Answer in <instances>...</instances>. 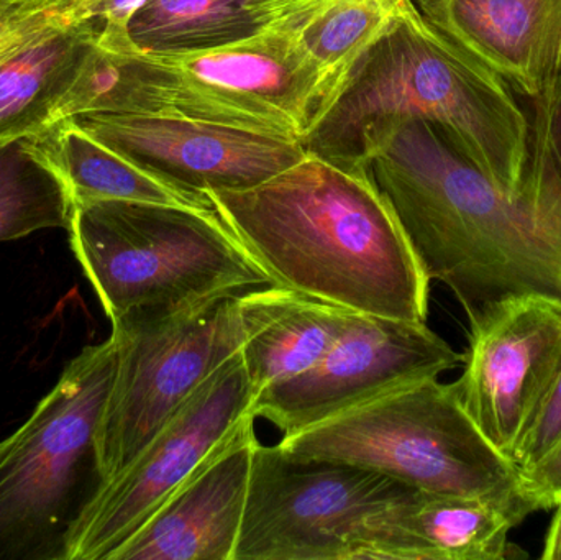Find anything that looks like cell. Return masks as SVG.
<instances>
[{
	"mask_svg": "<svg viewBox=\"0 0 561 560\" xmlns=\"http://www.w3.org/2000/svg\"><path fill=\"white\" fill-rule=\"evenodd\" d=\"M253 400L255 393L239 352L108 480L76 533L69 560H108L239 427Z\"/></svg>",
	"mask_w": 561,
	"mask_h": 560,
	"instance_id": "obj_11",
	"label": "cell"
},
{
	"mask_svg": "<svg viewBox=\"0 0 561 560\" xmlns=\"http://www.w3.org/2000/svg\"><path fill=\"white\" fill-rule=\"evenodd\" d=\"M240 302L245 321L240 354L255 397L316 365L342 334L350 312L278 285L250 289Z\"/></svg>",
	"mask_w": 561,
	"mask_h": 560,
	"instance_id": "obj_17",
	"label": "cell"
},
{
	"mask_svg": "<svg viewBox=\"0 0 561 560\" xmlns=\"http://www.w3.org/2000/svg\"><path fill=\"white\" fill-rule=\"evenodd\" d=\"M408 121L438 125L494 183L520 190L529 122L516 92L434 28L412 0L346 69L300 144L332 163L366 168Z\"/></svg>",
	"mask_w": 561,
	"mask_h": 560,
	"instance_id": "obj_3",
	"label": "cell"
},
{
	"mask_svg": "<svg viewBox=\"0 0 561 560\" xmlns=\"http://www.w3.org/2000/svg\"><path fill=\"white\" fill-rule=\"evenodd\" d=\"M320 0H147L131 16L134 52L183 56L227 48L266 35Z\"/></svg>",
	"mask_w": 561,
	"mask_h": 560,
	"instance_id": "obj_18",
	"label": "cell"
},
{
	"mask_svg": "<svg viewBox=\"0 0 561 560\" xmlns=\"http://www.w3.org/2000/svg\"><path fill=\"white\" fill-rule=\"evenodd\" d=\"M278 447L300 462L348 464L419 492L483 499L516 526L539 512L517 467L481 434L454 384L438 378L398 388L283 436Z\"/></svg>",
	"mask_w": 561,
	"mask_h": 560,
	"instance_id": "obj_5",
	"label": "cell"
},
{
	"mask_svg": "<svg viewBox=\"0 0 561 560\" xmlns=\"http://www.w3.org/2000/svg\"><path fill=\"white\" fill-rule=\"evenodd\" d=\"M412 492L382 473L300 462L259 441L233 560H352L366 522Z\"/></svg>",
	"mask_w": 561,
	"mask_h": 560,
	"instance_id": "obj_9",
	"label": "cell"
},
{
	"mask_svg": "<svg viewBox=\"0 0 561 560\" xmlns=\"http://www.w3.org/2000/svg\"><path fill=\"white\" fill-rule=\"evenodd\" d=\"M465 370L455 391L484 437L511 460L561 368V309L517 298L470 329Z\"/></svg>",
	"mask_w": 561,
	"mask_h": 560,
	"instance_id": "obj_13",
	"label": "cell"
},
{
	"mask_svg": "<svg viewBox=\"0 0 561 560\" xmlns=\"http://www.w3.org/2000/svg\"><path fill=\"white\" fill-rule=\"evenodd\" d=\"M72 203L35 137L0 141V242L66 229Z\"/></svg>",
	"mask_w": 561,
	"mask_h": 560,
	"instance_id": "obj_21",
	"label": "cell"
},
{
	"mask_svg": "<svg viewBox=\"0 0 561 560\" xmlns=\"http://www.w3.org/2000/svg\"><path fill=\"white\" fill-rule=\"evenodd\" d=\"M560 500V499H559Z\"/></svg>",
	"mask_w": 561,
	"mask_h": 560,
	"instance_id": "obj_29",
	"label": "cell"
},
{
	"mask_svg": "<svg viewBox=\"0 0 561 560\" xmlns=\"http://www.w3.org/2000/svg\"><path fill=\"white\" fill-rule=\"evenodd\" d=\"M33 137L65 183L72 206L118 199L214 209L213 203L174 190L105 147L72 118L58 122Z\"/></svg>",
	"mask_w": 561,
	"mask_h": 560,
	"instance_id": "obj_20",
	"label": "cell"
},
{
	"mask_svg": "<svg viewBox=\"0 0 561 560\" xmlns=\"http://www.w3.org/2000/svg\"><path fill=\"white\" fill-rule=\"evenodd\" d=\"M85 19L59 26L0 62V141L33 137L55 125L89 49Z\"/></svg>",
	"mask_w": 561,
	"mask_h": 560,
	"instance_id": "obj_19",
	"label": "cell"
},
{
	"mask_svg": "<svg viewBox=\"0 0 561 560\" xmlns=\"http://www.w3.org/2000/svg\"><path fill=\"white\" fill-rule=\"evenodd\" d=\"M561 439V368L550 384L537 407L529 426L524 431L519 444L511 456V462L517 470L530 469L536 466Z\"/></svg>",
	"mask_w": 561,
	"mask_h": 560,
	"instance_id": "obj_25",
	"label": "cell"
},
{
	"mask_svg": "<svg viewBox=\"0 0 561 560\" xmlns=\"http://www.w3.org/2000/svg\"><path fill=\"white\" fill-rule=\"evenodd\" d=\"M206 196L275 285L348 311L427 322L431 279L366 168L307 153L259 186Z\"/></svg>",
	"mask_w": 561,
	"mask_h": 560,
	"instance_id": "obj_2",
	"label": "cell"
},
{
	"mask_svg": "<svg viewBox=\"0 0 561 560\" xmlns=\"http://www.w3.org/2000/svg\"><path fill=\"white\" fill-rule=\"evenodd\" d=\"M513 528L486 500L415 490L366 522L353 560L510 559Z\"/></svg>",
	"mask_w": 561,
	"mask_h": 560,
	"instance_id": "obj_16",
	"label": "cell"
},
{
	"mask_svg": "<svg viewBox=\"0 0 561 560\" xmlns=\"http://www.w3.org/2000/svg\"><path fill=\"white\" fill-rule=\"evenodd\" d=\"M553 508L556 513H553L552 523L543 542V551L540 555V559L543 560H561V499Z\"/></svg>",
	"mask_w": 561,
	"mask_h": 560,
	"instance_id": "obj_28",
	"label": "cell"
},
{
	"mask_svg": "<svg viewBox=\"0 0 561 560\" xmlns=\"http://www.w3.org/2000/svg\"><path fill=\"white\" fill-rule=\"evenodd\" d=\"M408 2L322 0L300 26V46L316 65L342 81L346 69Z\"/></svg>",
	"mask_w": 561,
	"mask_h": 560,
	"instance_id": "obj_22",
	"label": "cell"
},
{
	"mask_svg": "<svg viewBox=\"0 0 561 560\" xmlns=\"http://www.w3.org/2000/svg\"><path fill=\"white\" fill-rule=\"evenodd\" d=\"M243 293H216L176 308L137 309L111 319L115 374L99 431L107 480L239 354L245 341Z\"/></svg>",
	"mask_w": 561,
	"mask_h": 560,
	"instance_id": "obj_8",
	"label": "cell"
},
{
	"mask_svg": "<svg viewBox=\"0 0 561 560\" xmlns=\"http://www.w3.org/2000/svg\"><path fill=\"white\" fill-rule=\"evenodd\" d=\"M94 0H0V62L46 33L88 19Z\"/></svg>",
	"mask_w": 561,
	"mask_h": 560,
	"instance_id": "obj_23",
	"label": "cell"
},
{
	"mask_svg": "<svg viewBox=\"0 0 561 560\" xmlns=\"http://www.w3.org/2000/svg\"><path fill=\"white\" fill-rule=\"evenodd\" d=\"M252 413L108 560H233L259 437Z\"/></svg>",
	"mask_w": 561,
	"mask_h": 560,
	"instance_id": "obj_14",
	"label": "cell"
},
{
	"mask_svg": "<svg viewBox=\"0 0 561 560\" xmlns=\"http://www.w3.org/2000/svg\"><path fill=\"white\" fill-rule=\"evenodd\" d=\"M526 101L529 155L524 174L540 178L561 191V81L540 98Z\"/></svg>",
	"mask_w": 561,
	"mask_h": 560,
	"instance_id": "obj_24",
	"label": "cell"
},
{
	"mask_svg": "<svg viewBox=\"0 0 561 560\" xmlns=\"http://www.w3.org/2000/svg\"><path fill=\"white\" fill-rule=\"evenodd\" d=\"M114 374L112 339L88 345L28 420L0 441V560H69L108 482L99 431Z\"/></svg>",
	"mask_w": 561,
	"mask_h": 560,
	"instance_id": "obj_6",
	"label": "cell"
},
{
	"mask_svg": "<svg viewBox=\"0 0 561 560\" xmlns=\"http://www.w3.org/2000/svg\"><path fill=\"white\" fill-rule=\"evenodd\" d=\"M68 232L108 319L275 285L214 209L94 201L72 206Z\"/></svg>",
	"mask_w": 561,
	"mask_h": 560,
	"instance_id": "obj_7",
	"label": "cell"
},
{
	"mask_svg": "<svg viewBox=\"0 0 561 560\" xmlns=\"http://www.w3.org/2000/svg\"><path fill=\"white\" fill-rule=\"evenodd\" d=\"M520 480L537 510L553 508L561 499V439L536 466L520 472Z\"/></svg>",
	"mask_w": 561,
	"mask_h": 560,
	"instance_id": "obj_27",
	"label": "cell"
},
{
	"mask_svg": "<svg viewBox=\"0 0 561 560\" xmlns=\"http://www.w3.org/2000/svg\"><path fill=\"white\" fill-rule=\"evenodd\" d=\"M442 35L524 99L561 81V0H415Z\"/></svg>",
	"mask_w": 561,
	"mask_h": 560,
	"instance_id": "obj_15",
	"label": "cell"
},
{
	"mask_svg": "<svg viewBox=\"0 0 561 560\" xmlns=\"http://www.w3.org/2000/svg\"><path fill=\"white\" fill-rule=\"evenodd\" d=\"M463 358L427 322L350 311L327 354L302 374L260 391L250 413L290 436L389 391L438 378Z\"/></svg>",
	"mask_w": 561,
	"mask_h": 560,
	"instance_id": "obj_10",
	"label": "cell"
},
{
	"mask_svg": "<svg viewBox=\"0 0 561 560\" xmlns=\"http://www.w3.org/2000/svg\"><path fill=\"white\" fill-rule=\"evenodd\" d=\"M145 2L147 0H94L85 22L99 45L108 49H131L127 38L128 22Z\"/></svg>",
	"mask_w": 561,
	"mask_h": 560,
	"instance_id": "obj_26",
	"label": "cell"
},
{
	"mask_svg": "<svg viewBox=\"0 0 561 560\" xmlns=\"http://www.w3.org/2000/svg\"><path fill=\"white\" fill-rule=\"evenodd\" d=\"M319 3L266 35L227 48L161 58L134 49L107 52L92 79V108L214 122L302 140L340 84L299 43L300 26Z\"/></svg>",
	"mask_w": 561,
	"mask_h": 560,
	"instance_id": "obj_4",
	"label": "cell"
},
{
	"mask_svg": "<svg viewBox=\"0 0 561 560\" xmlns=\"http://www.w3.org/2000/svg\"><path fill=\"white\" fill-rule=\"evenodd\" d=\"M72 121L174 190L206 194L259 186L307 157L299 138L214 122L144 114H84Z\"/></svg>",
	"mask_w": 561,
	"mask_h": 560,
	"instance_id": "obj_12",
	"label": "cell"
},
{
	"mask_svg": "<svg viewBox=\"0 0 561 560\" xmlns=\"http://www.w3.org/2000/svg\"><path fill=\"white\" fill-rule=\"evenodd\" d=\"M431 283L454 293L470 329L517 298L561 309V191L524 174L517 193L480 170L438 125L408 121L366 163Z\"/></svg>",
	"mask_w": 561,
	"mask_h": 560,
	"instance_id": "obj_1",
	"label": "cell"
}]
</instances>
